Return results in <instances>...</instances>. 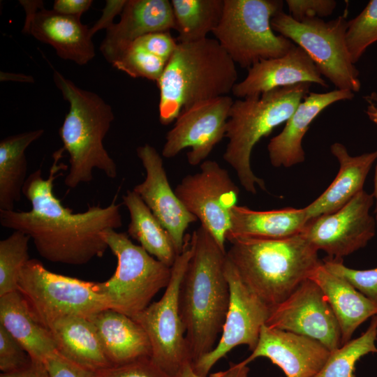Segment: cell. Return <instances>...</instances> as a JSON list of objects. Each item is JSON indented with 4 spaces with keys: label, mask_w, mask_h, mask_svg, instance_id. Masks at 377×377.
<instances>
[{
    "label": "cell",
    "mask_w": 377,
    "mask_h": 377,
    "mask_svg": "<svg viewBox=\"0 0 377 377\" xmlns=\"http://www.w3.org/2000/svg\"><path fill=\"white\" fill-rule=\"evenodd\" d=\"M376 316H377V314H376Z\"/></svg>",
    "instance_id": "c3c4849f"
},
{
    "label": "cell",
    "mask_w": 377,
    "mask_h": 377,
    "mask_svg": "<svg viewBox=\"0 0 377 377\" xmlns=\"http://www.w3.org/2000/svg\"><path fill=\"white\" fill-rule=\"evenodd\" d=\"M330 305L339 323L341 346L351 340L358 327L377 314V304L341 276L328 271L323 263L311 274Z\"/></svg>",
    "instance_id": "d4e9b609"
},
{
    "label": "cell",
    "mask_w": 377,
    "mask_h": 377,
    "mask_svg": "<svg viewBox=\"0 0 377 377\" xmlns=\"http://www.w3.org/2000/svg\"><path fill=\"white\" fill-rule=\"evenodd\" d=\"M311 85L309 82L299 83L233 102L226 124L228 142L223 157L235 170L239 183L249 193L256 194V185L266 191L264 180L251 169V156L254 146L274 128L286 122L309 93Z\"/></svg>",
    "instance_id": "8992f818"
},
{
    "label": "cell",
    "mask_w": 377,
    "mask_h": 377,
    "mask_svg": "<svg viewBox=\"0 0 377 377\" xmlns=\"http://www.w3.org/2000/svg\"><path fill=\"white\" fill-rule=\"evenodd\" d=\"M309 221L304 207L256 211L236 205L231 209V226L226 239L286 238L302 233Z\"/></svg>",
    "instance_id": "484cf974"
},
{
    "label": "cell",
    "mask_w": 377,
    "mask_h": 377,
    "mask_svg": "<svg viewBox=\"0 0 377 377\" xmlns=\"http://www.w3.org/2000/svg\"><path fill=\"white\" fill-rule=\"evenodd\" d=\"M290 15L296 21L330 15L337 6L334 0H287Z\"/></svg>",
    "instance_id": "f35d334b"
},
{
    "label": "cell",
    "mask_w": 377,
    "mask_h": 377,
    "mask_svg": "<svg viewBox=\"0 0 377 377\" xmlns=\"http://www.w3.org/2000/svg\"><path fill=\"white\" fill-rule=\"evenodd\" d=\"M249 368L248 365L241 362L230 364L228 369L212 374L209 377H249ZM175 377H204L196 374L191 363L185 364Z\"/></svg>",
    "instance_id": "7bdbcfd3"
},
{
    "label": "cell",
    "mask_w": 377,
    "mask_h": 377,
    "mask_svg": "<svg viewBox=\"0 0 377 377\" xmlns=\"http://www.w3.org/2000/svg\"><path fill=\"white\" fill-rule=\"evenodd\" d=\"M96 377H171L158 367L151 357L126 364L112 366L97 371Z\"/></svg>",
    "instance_id": "74e56055"
},
{
    "label": "cell",
    "mask_w": 377,
    "mask_h": 377,
    "mask_svg": "<svg viewBox=\"0 0 377 377\" xmlns=\"http://www.w3.org/2000/svg\"><path fill=\"white\" fill-rule=\"evenodd\" d=\"M53 80L69 110L59 134L69 156L64 184L75 188L89 183L98 169L110 178L117 176V164L103 145V140L114 119L112 107L97 94L77 87L57 70Z\"/></svg>",
    "instance_id": "5b68a950"
},
{
    "label": "cell",
    "mask_w": 377,
    "mask_h": 377,
    "mask_svg": "<svg viewBox=\"0 0 377 377\" xmlns=\"http://www.w3.org/2000/svg\"><path fill=\"white\" fill-rule=\"evenodd\" d=\"M283 5L280 0H224L221 19L212 34L242 68L282 57L295 45L275 34L271 26L272 18L283 10Z\"/></svg>",
    "instance_id": "ba28073f"
},
{
    "label": "cell",
    "mask_w": 377,
    "mask_h": 377,
    "mask_svg": "<svg viewBox=\"0 0 377 377\" xmlns=\"http://www.w3.org/2000/svg\"><path fill=\"white\" fill-rule=\"evenodd\" d=\"M234 101L223 96L199 102L183 110L167 133L162 156L172 158L190 148L187 161L195 166L206 160L226 133V124Z\"/></svg>",
    "instance_id": "9a60e30c"
},
{
    "label": "cell",
    "mask_w": 377,
    "mask_h": 377,
    "mask_svg": "<svg viewBox=\"0 0 377 377\" xmlns=\"http://www.w3.org/2000/svg\"><path fill=\"white\" fill-rule=\"evenodd\" d=\"M92 3L91 0H55L52 9L61 14L81 17Z\"/></svg>",
    "instance_id": "ee69618b"
},
{
    "label": "cell",
    "mask_w": 377,
    "mask_h": 377,
    "mask_svg": "<svg viewBox=\"0 0 377 377\" xmlns=\"http://www.w3.org/2000/svg\"><path fill=\"white\" fill-rule=\"evenodd\" d=\"M30 239L25 233L14 230L0 241V297L17 290L21 271L30 259Z\"/></svg>",
    "instance_id": "d6a6232c"
},
{
    "label": "cell",
    "mask_w": 377,
    "mask_h": 377,
    "mask_svg": "<svg viewBox=\"0 0 377 377\" xmlns=\"http://www.w3.org/2000/svg\"><path fill=\"white\" fill-rule=\"evenodd\" d=\"M112 366L151 357V346L144 329L132 318L106 309L90 318Z\"/></svg>",
    "instance_id": "603a6c76"
},
{
    "label": "cell",
    "mask_w": 377,
    "mask_h": 377,
    "mask_svg": "<svg viewBox=\"0 0 377 377\" xmlns=\"http://www.w3.org/2000/svg\"><path fill=\"white\" fill-rule=\"evenodd\" d=\"M237 77L235 63L215 38L178 42L156 82L160 123L168 125L195 103L228 96Z\"/></svg>",
    "instance_id": "277c9868"
},
{
    "label": "cell",
    "mask_w": 377,
    "mask_h": 377,
    "mask_svg": "<svg viewBox=\"0 0 377 377\" xmlns=\"http://www.w3.org/2000/svg\"><path fill=\"white\" fill-rule=\"evenodd\" d=\"M0 377H49L43 362L31 359V362L24 369L11 373H1Z\"/></svg>",
    "instance_id": "bcb514c9"
},
{
    "label": "cell",
    "mask_w": 377,
    "mask_h": 377,
    "mask_svg": "<svg viewBox=\"0 0 377 377\" xmlns=\"http://www.w3.org/2000/svg\"><path fill=\"white\" fill-rule=\"evenodd\" d=\"M225 274L230 297L221 337L212 351L191 364L194 371L204 377L234 348L245 345L253 350L272 310L244 283L228 258Z\"/></svg>",
    "instance_id": "4fadbf2b"
},
{
    "label": "cell",
    "mask_w": 377,
    "mask_h": 377,
    "mask_svg": "<svg viewBox=\"0 0 377 377\" xmlns=\"http://www.w3.org/2000/svg\"><path fill=\"white\" fill-rule=\"evenodd\" d=\"M1 81H16L22 82H34V80L32 76L27 75L21 73H6L1 71Z\"/></svg>",
    "instance_id": "7dc6e473"
},
{
    "label": "cell",
    "mask_w": 377,
    "mask_h": 377,
    "mask_svg": "<svg viewBox=\"0 0 377 377\" xmlns=\"http://www.w3.org/2000/svg\"><path fill=\"white\" fill-rule=\"evenodd\" d=\"M330 353L315 339L264 325L256 348L241 362L248 365L258 357H265L279 367L286 377H313Z\"/></svg>",
    "instance_id": "d6986e66"
},
{
    "label": "cell",
    "mask_w": 377,
    "mask_h": 377,
    "mask_svg": "<svg viewBox=\"0 0 377 377\" xmlns=\"http://www.w3.org/2000/svg\"><path fill=\"white\" fill-rule=\"evenodd\" d=\"M265 325L315 339L331 352L341 346L337 318L319 286L310 279L272 308Z\"/></svg>",
    "instance_id": "2e32d148"
},
{
    "label": "cell",
    "mask_w": 377,
    "mask_h": 377,
    "mask_svg": "<svg viewBox=\"0 0 377 377\" xmlns=\"http://www.w3.org/2000/svg\"><path fill=\"white\" fill-rule=\"evenodd\" d=\"M134 42L165 61L171 57L178 44L170 31L148 34Z\"/></svg>",
    "instance_id": "60d3db41"
},
{
    "label": "cell",
    "mask_w": 377,
    "mask_h": 377,
    "mask_svg": "<svg viewBox=\"0 0 377 377\" xmlns=\"http://www.w3.org/2000/svg\"><path fill=\"white\" fill-rule=\"evenodd\" d=\"M303 82L328 88V84L308 54L295 45L282 57L254 64L248 68L246 77L234 86L232 93L239 98H244Z\"/></svg>",
    "instance_id": "ffe728a7"
},
{
    "label": "cell",
    "mask_w": 377,
    "mask_h": 377,
    "mask_svg": "<svg viewBox=\"0 0 377 377\" xmlns=\"http://www.w3.org/2000/svg\"><path fill=\"white\" fill-rule=\"evenodd\" d=\"M191 235L171 267V277L161 299L133 318L144 329L151 346V360L171 377L191 363L179 309L181 281L192 254Z\"/></svg>",
    "instance_id": "8fae6325"
},
{
    "label": "cell",
    "mask_w": 377,
    "mask_h": 377,
    "mask_svg": "<svg viewBox=\"0 0 377 377\" xmlns=\"http://www.w3.org/2000/svg\"><path fill=\"white\" fill-rule=\"evenodd\" d=\"M17 290L46 328L64 317L90 319L110 309L105 298L98 293L96 282L54 273L36 259H29L23 267Z\"/></svg>",
    "instance_id": "9c48e42d"
},
{
    "label": "cell",
    "mask_w": 377,
    "mask_h": 377,
    "mask_svg": "<svg viewBox=\"0 0 377 377\" xmlns=\"http://www.w3.org/2000/svg\"><path fill=\"white\" fill-rule=\"evenodd\" d=\"M43 363L49 377H96L97 372L68 360L58 352L50 355Z\"/></svg>",
    "instance_id": "ab89813d"
},
{
    "label": "cell",
    "mask_w": 377,
    "mask_h": 377,
    "mask_svg": "<svg viewBox=\"0 0 377 377\" xmlns=\"http://www.w3.org/2000/svg\"><path fill=\"white\" fill-rule=\"evenodd\" d=\"M103 237L116 256L117 265L109 279L96 282L98 293L105 298L110 309L133 318L167 287L171 267L133 243L126 232L110 229Z\"/></svg>",
    "instance_id": "52a82bcc"
},
{
    "label": "cell",
    "mask_w": 377,
    "mask_h": 377,
    "mask_svg": "<svg viewBox=\"0 0 377 377\" xmlns=\"http://www.w3.org/2000/svg\"><path fill=\"white\" fill-rule=\"evenodd\" d=\"M322 261L328 271L345 279L358 291L377 304V267L363 270L355 269L344 265L342 260H335L330 257Z\"/></svg>",
    "instance_id": "d590c367"
},
{
    "label": "cell",
    "mask_w": 377,
    "mask_h": 377,
    "mask_svg": "<svg viewBox=\"0 0 377 377\" xmlns=\"http://www.w3.org/2000/svg\"><path fill=\"white\" fill-rule=\"evenodd\" d=\"M64 151L62 147L53 154L47 179L43 178L40 169L28 176L22 193L31 209L0 210V224L29 235L45 260L81 265L103 256L108 246L103 233L121 228L122 218L120 205L114 201L105 207L90 206L79 213H73L61 204L54 195V182L68 168L60 162Z\"/></svg>",
    "instance_id": "6da1fadb"
},
{
    "label": "cell",
    "mask_w": 377,
    "mask_h": 377,
    "mask_svg": "<svg viewBox=\"0 0 377 377\" xmlns=\"http://www.w3.org/2000/svg\"><path fill=\"white\" fill-rule=\"evenodd\" d=\"M130 222L127 234L151 256L171 267L179 255L174 242L150 209L133 190L123 195Z\"/></svg>",
    "instance_id": "f1b7e54d"
},
{
    "label": "cell",
    "mask_w": 377,
    "mask_h": 377,
    "mask_svg": "<svg viewBox=\"0 0 377 377\" xmlns=\"http://www.w3.org/2000/svg\"><path fill=\"white\" fill-rule=\"evenodd\" d=\"M178 32L177 41L190 43L202 40L218 27L224 0H171Z\"/></svg>",
    "instance_id": "4dcf8cb0"
},
{
    "label": "cell",
    "mask_w": 377,
    "mask_h": 377,
    "mask_svg": "<svg viewBox=\"0 0 377 377\" xmlns=\"http://www.w3.org/2000/svg\"><path fill=\"white\" fill-rule=\"evenodd\" d=\"M44 133L36 129L7 136L0 141V210H13L28 177L25 151Z\"/></svg>",
    "instance_id": "f546056e"
},
{
    "label": "cell",
    "mask_w": 377,
    "mask_h": 377,
    "mask_svg": "<svg viewBox=\"0 0 377 377\" xmlns=\"http://www.w3.org/2000/svg\"><path fill=\"white\" fill-rule=\"evenodd\" d=\"M192 254L181 281L179 309L192 364L212 351L230 303L226 251L201 225L190 239Z\"/></svg>",
    "instance_id": "7a4b0ae2"
},
{
    "label": "cell",
    "mask_w": 377,
    "mask_h": 377,
    "mask_svg": "<svg viewBox=\"0 0 377 377\" xmlns=\"http://www.w3.org/2000/svg\"><path fill=\"white\" fill-rule=\"evenodd\" d=\"M31 362L29 353L0 325V370L11 373L27 367Z\"/></svg>",
    "instance_id": "8d00e7d4"
},
{
    "label": "cell",
    "mask_w": 377,
    "mask_h": 377,
    "mask_svg": "<svg viewBox=\"0 0 377 377\" xmlns=\"http://www.w3.org/2000/svg\"><path fill=\"white\" fill-rule=\"evenodd\" d=\"M175 29L169 0H127L119 22L106 30L100 50L112 64L138 38L148 34Z\"/></svg>",
    "instance_id": "44dd1931"
},
{
    "label": "cell",
    "mask_w": 377,
    "mask_h": 377,
    "mask_svg": "<svg viewBox=\"0 0 377 377\" xmlns=\"http://www.w3.org/2000/svg\"><path fill=\"white\" fill-rule=\"evenodd\" d=\"M226 256L244 283L271 308L284 301L322 264L304 234L281 239L240 237Z\"/></svg>",
    "instance_id": "3957f363"
},
{
    "label": "cell",
    "mask_w": 377,
    "mask_h": 377,
    "mask_svg": "<svg viewBox=\"0 0 377 377\" xmlns=\"http://www.w3.org/2000/svg\"><path fill=\"white\" fill-rule=\"evenodd\" d=\"M200 168L199 172L185 176L174 191L186 209L226 250L231 209L237 205L239 190L216 161L205 160Z\"/></svg>",
    "instance_id": "7c38bea8"
},
{
    "label": "cell",
    "mask_w": 377,
    "mask_h": 377,
    "mask_svg": "<svg viewBox=\"0 0 377 377\" xmlns=\"http://www.w3.org/2000/svg\"><path fill=\"white\" fill-rule=\"evenodd\" d=\"M377 316L371 318L367 330L331 352L327 360L313 377H357L355 364L363 356L377 353Z\"/></svg>",
    "instance_id": "1f68e13d"
},
{
    "label": "cell",
    "mask_w": 377,
    "mask_h": 377,
    "mask_svg": "<svg viewBox=\"0 0 377 377\" xmlns=\"http://www.w3.org/2000/svg\"><path fill=\"white\" fill-rule=\"evenodd\" d=\"M348 22L345 16L328 22L318 17L297 22L282 10L272 18L271 26L302 47L337 89L355 94L360 90L361 82L346 45Z\"/></svg>",
    "instance_id": "30bf717a"
},
{
    "label": "cell",
    "mask_w": 377,
    "mask_h": 377,
    "mask_svg": "<svg viewBox=\"0 0 377 377\" xmlns=\"http://www.w3.org/2000/svg\"><path fill=\"white\" fill-rule=\"evenodd\" d=\"M136 153L146 177L133 190L168 232L179 254L184 249L186 229L198 219L186 209L172 189L163 159L157 150L145 144L136 149Z\"/></svg>",
    "instance_id": "ac0fdd59"
},
{
    "label": "cell",
    "mask_w": 377,
    "mask_h": 377,
    "mask_svg": "<svg viewBox=\"0 0 377 377\" xmlns=\"http://www.w3.org/2000/svg\"><path fill=\"white\" fill-rule=\"evenodd\" d=\"M25 11L22 32L52 46L57 54L80 66L95 57L89 28L80 17L66 15L47 9L40 0H20Z\"/></svg>",
    "instance_id": "e0dca14e"
},
{
    "label": "cell",
    "mask_w": 377,
    "mask_h": 377,
    "mask_svg": "<svg viewBox=\"0 0 377 377\" xmlns=\"http://www.w3.org/2000/svg\"><path fill=\"white\" fill-rule=\"evenodd\" d=\"M0 325L20 343L33 360L44 362L57 352L50 331L36 318L18 290L0 297Z\"/></svg>",
    "instance_id": "4316f807"
},
{
    "label": "cell",
    "mask_w": 377,
    "mask_h": 377,
    "mask_svg": "<svg viewBox=\"0 0 377 377\" xmlns=\"http://www.w3.org/2000/svg\"><path fill=\"white\" fill-rule=\"evenodd\" d=\"M350 91L334 89L325 93L309 92L286 121L280 133L272 138L267 145L271 164L276 168H289L302 163L305 153L302 140L311 123L326 108L345 100H351Z\"/></svg>",
    "instance_id": "7402d4cb"
},
{
    "label": "cell",
    "mask_w": 377,
    "mask_h": 377,
    "mask_svg": "<svg viewBox=\"0 0 377 377\" xmlns=\"http://www.w3.org/2000/svg\"><path fill=\"white\" fill-rule=\"evenodd\" d=\"M47 329L57 352L68 360L96 372L112 367L89 318L64 317L52 323Z\"/></svg>",
    "instance_id": "83f0119b"
},
{
    "label": "cell",
    "mask_w": 377,
    "mask_h": 377,
    "mask_svg": "<svg viewBox=\"0 0 377 377\" xmlns=\"http://www.w3.org/2000/svg\"><path fill=\"white\" fill-rule=\"evenodd\" d=\"M166 64L165 60L133 42L112 65L131 77L157 82Z\"/></svg>",
    "instance_id": "e575fe53"
},
{
    "label": "cell",
    "mask_w": 377,
    "mask_h": 377,
    "mask_svg": "<svg viewBox=\"0 0 377 377\" xmlns=\"http://www.w3.org/2000/svg\"><path fill=\"white\" fill-rule=\"evenodd\" d=\"M332 154L339 163V172L328 188L314 201L304 207L309 220L334 213L362 191L377 150L352 156L340 142L330 147Z\"/></svg>",
    "instance_id": "cb8c5ba5"
},
{
    "label": "cell",
    "mask_w": 377,
    "mask_h": 377,
    "mask_svg": "<svg viewBox=\"0 0 377 377\" xmlns=\"http://www.w3.org/2000/svg\"><path fill=\"white\" fill-rule=\"evenodd\" d=\"M364 100L366 102L365 112L369 119L377 126V93L371 92V94L364 96ZM372 195L376 202L375 207V219L377 224V165L376 167L374 180V191Z\"/></svg>",
    "instance_id": "f6af8a7d"
},
{
    "label": "cell",
    "mask_w": 377,
    "mask_h": 377,
    "mask_svg": "<svg viewBox=\"0 0 377 377\" xmlns=\"http://www.w3.org/2000/svg\"><path fill=\"white\" fill-rule=\"evenodd\" d=\"M374 201L372 193L362 190L338 211L309 220L302 233L317 251L342 260L374 237L377 224L370 214Z\"/></svg>",
    "instance_id": "5bb4252c"
},
{
    "label": "cell",
    "mask_w": 377,
    "mask_h": 377,
    "mask_svg": "<svg viewBox=\"0 0 377 377\" xmlns=\"http://www.w3.org/2000/svg\"><path fill=\"white\" fill-rule=\"evenodd\" d=\"M126 1L127 0H107L101 17L89 28L91 36L102 29L107 30L110 28L114 24V17L121 13Z\"/></svg>",
    "instance_id": "b9f144b4"
},
{
    "label": "cell",
    "mask_w": 377,
    "mask_h": 377,
    "mask_svg": "<svg viewBox=\"0 0 377 377\" xmlns=\"http://www.w3.org/2000/svg\"><path fill=\"white\" fill-rule=\"evenodd\" d=\"M346 41L354 64L377 41V0H371L357 16L348 22Z\"/></svg>",
    "instance_id": "836d02e7"
}]
</instances>
